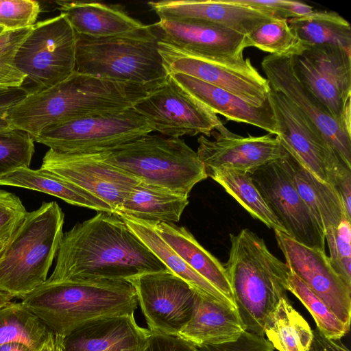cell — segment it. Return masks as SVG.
Wrapping results in <instances>:
<instances>
[{"instance_id":"6da1fadb","label":"cell","mask_w":351,"mask_h":351,"mask_svg":"<svg viewBox=\"0 0 351 351\" xmlns=\"http://www.w3.org/2000/svg\"><path fill=\"white\" fill-rule=\"evenodd\" d=\"M167 269L119 216L98 212L63 234L47 281H129Z\"/></svg>"},{"instance_id":"7a4b0ae2","label":"cell","mask_w":351,"mask_h":351,"mask_svg":"<svg viewBox=\"0 0 351 351\" xmlns=\"http://www.w3.org/2000/svg\"><path fill=\"white\" fill-rule=\"evenodd\" d=\"M150 91L75 71L49 88L27 95L7 111L5 119L11 129L34 138L47 129L73 120L133 108Z\"/></svg>"},{"instance_id":"3957f363","label":"cell","mask_w":351,"mask_h":351,"mask_svg":"<svg viewBox=\"0 0 351 351\" xmlns=\"http://www.w3.org/2000/svg\"><path fill=\"white\" fill-rule=\"evenodd\" d=\"M21 302L62 337L94 321L134 313L138 306L132 285L114 280H46Z\"/></svg>"},{"instance_id":"277c9868","label":"cell","mask_w":351,"mask_h":351,"mask_svg":"<svg viewBox=\"0 0 351 351\" xmlns=\"http://www.w3.org/2000/svg\"><path fill=\"white\" fill-rule=\"evenodd\" d=\"M223 265L239 315L247 332L265 337V327L281 299H288L290 269L249 229L230 234Z\"/></svg>"},{"instance_id":"5b68a950","label":"cell","mask_w":351,"mask_h":351,"mask_svg":"<svg viewBox=\"0 0 351 351\" xmlns=\"http://www.w3.org/2000/svg\"><path fill=\"white\" fill-rule=\"evenodd\" d=\"M160 38L157 23L108 37L77 34L75 72L152 90L169 75L158 50Z\"/></svg>"},{"instance_id":"8992f818","label":"cell","mask_w":351,"mask_h":351,"mask_svg":"<svg viewBox=\"0 0 351 351\" xmlns=\"http://www.w3.org/2000/svg\"><path fill=\"white\" fill-rule=\"evenodd\" d=\"M64 214L56 202L28 212L0 258V291L23 300L43 284L63 237Z\"/></svg>"},{"instance_id":"52a82bcc","label":"cell","mask_w":351,"mask_h":351,"mask_svg":"<svg viewBox=\"0 0 351 351\" xmlns=\"http://www.w3.org/2000/svg\"><path fill=\"white\" fill-rule=\"evenodd\" d=\"M101 154L141 182L188 197L208 178L197 152L180 138L149 134Z\"/></svg>"},{"instance_id":"ba28073f","label":"cell","mask_w":351,"mask_h":351,"mask_svg":"<svg viewBox=\"0 0 351 351\" xmlns=\"http://www.w3.org/2000/svg\"><path fill=\"white\" fill-rule=\"evenodd\" d=\"M77 34L64 14L36 23L15 55L28 95L40 92L75 71Z\"/></svg>"},{"instance_id":"9c48e42d","label":"cell","mask_w":351,"mask_h":351,"mask_svg":"<svg viewBox=\"0 0 351 351\" xmlns=\"http://www.w3.org/2000/svg\"><path fill=\"white\" fill-rule=\"evenodd\" d=\"M289 53L298 80L351 132V50L298 41Z\"/></svg>"},{"instance_id":"30bf717a","label":"cell","mask_w":351,"mask_h":351,"mask_svg":"<svg viewBox=\"0 0 351 351\" xmlns=\"http://www.w3.org/2000/svg\"><path fill=\"white\" fill-rule=\"evenodd\" d=\"M154 131L133 108L73 120L43 131L33 139L56 152L88 154L107 151Z\"/></svg>"},{"instance_id":"8fae6325","label":"cell","mask_w":351,"mask_h":351,"mask_svg":"<svg viewBox=\"0 0 351 351\" xmlns=\"http://www.w3.org/2000/svg\"><path fill=\"white\" fill-rule=\"evenodd\" d=\"M158 50L169 73H178L224 89L247 104L261 106L269 102L267 80L243 56L213 58L186 53L160 40Z\"/></svg>"},{"instance_id":"7c38bea8","label":"cell","mask_w":351,"mask_h":351,"mask_svg":"<svg viewBox=\"0 0 351 351\" xmlns=\"http://www.w3.org/2000/svg\"><path fill=\"white\" fill-rule=\"evenodd\" d=\"M133 108L148 121L154 131L166 136L180 138L202 134L209 137L214 130L225 136L234 134L170 75L164 84L152 90Z\"/></svg>"},{"instance_id":"4fadbf2b","label":"cell","mask_w":351,"mask_h":351,"mask_svg":"<svg viewBox=\"0 0 351 351\" xmlns=\"http://www.w3.org/2000/svg\"><path fill=\"white\" fill-rule=\"evenodd\" d=\"M269 99L282 145L315 177L332 186L337 174L350 167L315 123L289 99L271 88Z\"/></svg>"},{"instance_id":"5bb4252c","label":"cell","mask_w":351,"mask_h":351,"mask_svg":"<svg viewBox=\"0 0 351 351\" xmlns=\"http://www.w3.org/2000/svg\"><path fill=\"white\" fill-rule=\"evenodd\" d=\"M285 157L248 173L285 234L307 247L325 251L324 233L298 193Z\"/></svg>"},{"instance_id":"9a60e30c","label":"cell","mask_w":351,"mask_h":351,"mask_svg":"<svg viewBox=\"0 0 351 351\" xmlns=\"http://www.w3.org/2000/svg\"><path fill=\"white\" fill-rule=\"evenodd\" d=\"M151 333L177 336L190 320L197 292L169 269L129 280Z\"/></svg>"},{"instance_id":"2e32d148","label":"cell","mask_w":351,"mask_h":351,"mask_svg":"<svg viewBox=\"0 0 351 351\" xmlns=\"http://www.w3.org/2000/svg\"><path fill=\"white\" fill-rule=\"evenodd\" d=\"M91 193L106 202L114 214L141 181L106 162L101 152L69 154L49 149L41 167Z\"/></svg>"},{"instance_id":"e0dca14e","label":"cell","mask_w":351,"mask_h":351,"mask_svg":"<svg viewBox=\"0 0 351 351\" xmlns=\"http://www.w3.org/2000/svg\"><path fill=\"white\" fill-rule=\"evenodd\" d=\"M274 232L289 269L350 329L351 288L335 271L326 252L307 247L285 232Z\"/></svg>"},{"instance_id":"ac0fdd59","label":"cell","mask_w":351,"mask_h":351,"mask_svg":"<svg viewBox=\"0 0 351 351\" xmlns=\"http://www.w3.org/2000/svg\"><path fill=\"white\" fill-rule=\"evenodd\" d=\"M270 87L280 93L306 115L326 136L341 160L351 168V132L338 123L298 80L289 51L269 54L261 62Z\"/></svg>"},{"instance_id":"d6986e66","label":"cell","mask_w":351,"mask_h":351,"mask_svg":"<svg viewBox=\"0 0 351 351\" xmlns=\"http://www.w3.org/2000/svg\"><path fill=\"white\" fill-rule=\"evenodd\" d=\"M147 4L160 20L216 25L245 36L261 25L279 19L232 0H163Z\"/></svg>"},{"instance_id":"ffe728a7","label":"cell","mask_w":351,"mask_h":351,"mask_svg":"<svg viewBox=\"0 0 351 351\" xmlns=\"http://www.w3.org/2000/svg\"><path fill=\"white\" fill-rule=\"evenodd\" d=\"M213 141L197 138V154L206 169H231L249 172L287 155L277 136L268 134L247 137L225 136L213 132ZM211 134V135H212Z\"/></svg>"},{"instance_id":"44dd1931","label":"cell","mask_w":351,"mask_h":351,"mask_svg":"<svg viewBox=\"0 0 351 351\" xmlns=\"http://www.w3.org/2000/svg\"><path fill=\"white\" fill-rule=\"evenodd\" d=\"M160 40L186 53L213 58L243 56L246 36L222 27L159 20Z\"/></svg>"},{"instance_id":"7402d4cb","label":"cell","mask_w":351,"mask_h":351,"mask_svg":"<svg viewBox=\"0 0 351 351\" xmlns=\"http://www.w3.org/2000/svg\"><path fill=\"white\" fill-rule=\"evenodd\" d=\"M134 313L90 322L64 337V351H145L151 332Z\"/></svg>"},{"instance_id":"603a6c76","label":"cell","mask_w":351,"mask_h":351,"mask_svg":"<svg viewBox=\"0 0 351 351\" xmlns=\"http://www.w3.org/2000/svg\"><path fill=\"white\" fill-rule=\"evenodd\" d=\"M169 74L215 114H219L227 120L252 125L276 135V121L269 101L263 106H254L224 89L193 77L178 73Z\"/></svg>"},{"instance_id":"cb8c5ba5","label":"cell","mask_w":351,"mask_h":351,"mask_svg":"<svg viewBox=\"0 0 351 351\" xmlns=\"http://www.w3.org/2000/svg\"><path fill=\"white\" fill-rule=\"evenodd\" d=\"M245 331L236 308L197 293L192 316L177 336L198 348L237 341Z\"/></svg>"},{"instance_id":"d4e9b609","label":"cell","mask_w":351,"mask_h":351,"mask_svg":"<svg viewBox=\"0 0 351 351\" xmlns=\"http://www.w3.org/2000/svg\"><path fill=\"white\" fill-rule=\"evenodd\" d=\"M56 3L59 5L60 14L64 15L79 35L108 37L130 32L144 25L129 16L118 5L80 1Z\"/></svg>"},{"instance_id":"484cf974","label":"cell","mask_w":351,"mask_h":351,"mask_svg":"<svg viewBox=\"0 0 351 351\" xmlns=\"http://www.w3.org/2000/svg\"><path fill=\"white\" fill-rule=\"evenodd\" d=\"M114 215L125 223L168 269L187 282L198 294L210 300L237 308L234 303L185 263L160 237L152 222L123 214Z\"/></svg>"},{"instance_id":"4316f807","label":"cell","mask_w":351,"mask_h":351,"mask_svg":"<svg viewBox=\"0 0 351 351\" xmlns=\"http://www.w3.org/2000/svg\"><path fill=\"white\" fill-rule=\"evenodd\" d=\"M287 153L285 160L294 185L318 226L324 233L336 228L342 218L347 216L338 193L332 185L318 179Z\"/></svg>"},{"instance_id":"83f0119b","label":"cell","mask_w":351,"mask_h":351,"mask_svg":"<svg viewBox=\"0 0 351 351\" xmlns=\"http://www.w3.org/2000/svg\"><path fill=\"white\" fill-rule=\"evenodd\" d=\"M152 223L160 237L191 268L234 303L223 265L204 248L187 229L174 223Z\"/></svg>"},{"instance_id":"f1b7e54d","label":"cell","mask_w":351,"mask_h":351,"mask_svg":"<svg viewBox=\"0 0 351 351\" xmlns=\"http://www.w3.org/2000/svg\"><path fill=\"white\" fill-rule=\"evenodd\" d=\"M11 186L51 195L77 206L114 214L112 208L91 193L43 168H19L0 177V186Z\"/></svg>"},{"instance_id":"f546056e","label":"cell","mask_w":351,"mask_h":351,"mask_svg":"<svg viewBox=\"0 0 351 351\" xmlns=\"http://www.w3.org/2000/svg\"><path fill=\"white\" fill-rule=\"evenodd\" d=\"M189 202L188 197L141 182L133 187L114 214L146 221L174 223L180 221Z\"/></svg>"},{"instance_id":"4dcf8cb0","label":"cell","mask_w":351,"mask_h":351,"mask_svg":"<svg viewBox=\"0 0 351 351\" xmlns=\"http://www.w3.org/2000/svg\"><path fill=\"white\" fill-rule=\"evenodd\" d=\"M265 335L278 351H307L313 339V330L289 298L281 299L268 317Z\"/></svg>"},{"instance_id":"1f68e13d","label":"cell","mask_w":351,"mask_h":351,"mask_svg":"<svg viewBox=\"0 0 351 351\" xmlns=\"http://www.w3.org/2000/svg\"><path fill=\"white\" fill-rule=\"evenodd\" d=\"M287 22L299 42L334 45L351 50L350 25L335 12L313 10Z\"/></svg>"},{"instance_id":"d6a6232c","label":"cell","mask_w":351,"mask_h":351,"mask_svg":"<svg viewBox=\"0 0 351 351\" xmlns=\"http://www.w3.org/2000/svg\"><path fill=\"white\" fill-rule=\"evenodd\" d=\"M208 177L219 184L254 218L268 228L285 233V230L274 215L255 186L248 172L231 169H206Z\"/></svg>"},{"instance_id":"836d02e7","label":"cell","mask_w":351,"mask_h":351,"mask_svg":"<svg viewBox=\"0 0 351 351\" xmlns=\"http://www.w3.org/2000/svg\"><path fill=\"white\" fill-rule=\"evenodd\" d=\"M53 337L46 325L21 302H10L0 307V345L18 342L38 351Z\"/></svg>"},{"instance_id":"e575fe53","label":"cell","mask_w":351,"mask_h":351,"mask_svg":"<svg viewBox=\"0 0 351 351\" xmlns=\"http://www.w3.org/2000/svg\"><path fill=\"white\" fill-rule=\"evenodd\" d=\"M288 291L291 292L306 308L317 327L327 337L341 339L349 330L328 306L291 270L288 276Z\"/></svg>"},{"instance_id":"d590c367","label":"cell","mask_w":351,"mask_h":351,"mask_svg":"<svg viewBox=\"0 0 351 351\" xmlns=\"http://www.w3.org/2000/svg\"><path fill=\"white\" fill-rule=\"evenodd\" d=\"M34 141L29 134L19 130L0 131V177L29 167L34 153Z\"/></svg>"},{"instance_id":"8d00e7d4","label":"cell","mask_w":351,"mask_h":351,"mask_svg":"<svg viewBox=\"0 0 351 351\" xmlns=\"http://www.w3.org/2000/svg\"><path fill=\"white\" fill-rule=\"evenodd\" d=\"M247 47H254L270 54H283L298 43L287 19H276L261 25L246 35Z\"/></svg>"},{"instance_id":"74e56055","label":"cell","mask_w":351,"mask_h":351,"mask_svg":"<svg viewBox=\"0 0 351 351\" xmlns=\"http://www.w3.org/2000/svg\"><path fill=\"white\" fill-rule=\"evenodd\" d=\"M351 220L345 215L339 224L325 232L330 264L345 283L351 288Z\"/></svg>"},{"instance_id":"f35d334b","label":"cell","mask_w":351,"mask_h":351,"mask_svg":"<svg viewBox=\"0 0 351 351\" xmlns=\"http://www.w3.org/2000/svg\"><path fill=\"white\" fill-rule=\"evenodd\" d=\"M32 27L0 33V86L21 87L25 76L15 65V55Z\"/></svg>"},{"instance_id":"ab89813d","label":"cell","mask_w":351,"mask_h":351,"mask_svg":"<svg viewBox=\"0 0 351 351\" xmlns=\"http://www.w3.org/2000/svg\"><path fill=\"white\" fill-rule=\"evenodd\" d=\"M40 12L38 1L0 0V27L14 30L34 25Z\"/></svg>"},{"instance_id":"60d3db41","label":"cell","mask_w":351,"mask_h":351,"mask_svg":"<svg viewBox=\"0 0 351 351\" xmlns=\"http://www.w3.org/2000/svg\"><path fill=\"white\" fill-rule=\"evenodd\" d=\"M27 213L17 195L0 190V240L10 238L21 225Z\"/></svg>"},{"instance_id":"b9f144b4","label":"cell","mask_w":351,"mask_h":351,"mask_svg":"<svg viewBox=\"0 0 351 351\" xmlns=\"http://www.w3.org/2000/svg\"><path fill=\"white\" fill-rule=\"evenodd\" d=\"M232 2L269 13L277 18L291 19L308 14L313 8L308 4L287 0H232Z\"/></svg>"},{"instance_id":"7bdbcfd3","label":"cell","mask_w":351,"mask_h":351,"mask_svg":"<svg viewBox=\"0 0 351 351\" xmlns=\"http://www.w3.org/2000/svg\"><path fill=\"white\" fill-rule=\"evenodd\" d=\"M198 351H274L272 345L263 336L245 331L232 342L208 345L197 348Z\"/></svg>"},{"instance_id":"ee69618b","label":"cell","mask_w":351,"mask_h":351,"mask_svg":"<svg viewBox=\"0 0 351 351\" xmlns=\"http://www.w3.org/2000/svg\"><path fill=\"white\" fill-rule=\"evenodd\" d=\"M145 351H198L186 340L172 335L151 333Z\"/></svg>"},{"instance_id":"f6af8a7d","label":"cell","mask_w":351,"mask_h":351,"mask_svg":"<svg viewBox=\"0 0 351 351\" xmlns=\"http://www.w3.org/2000/svg\"><path fill=\"white\" fill-rule=\"evenodd\" d=\"M28 94L22 87L0 86V131L10 129L5 117L7 111Z\"/></svg>"},{"instance_id":"bcb514c9","label":"cell","mask_w":351,"mask_h":351,"mask_svg":"<svg viewBox=\"0 0 351 351\" xmlns=\"http://www.w3.org/2000/svg\"><path fill=\"white\" fill-rule=\"evenodd\" d=\"M332 186L343 202L348 217L351 219V169H341L335 176Z\"/></svg>"},{"instance_id":"7dc6e473","label":"cell","mask_w":351,"mask_h":351,"mask_svg":"<svg viewBox=\"0 0 351 351\" xmlns=\"http://www.w3.org/2000/svg\"><path fill=\"white\" fill-rule=\"evenodd\" d=\"M307 351H350L341 339L326 337L317 327L313 330V339Z\"/></svg>"},{"instance_id":"c3c4849f","label":"cell","mask_w":351,"mask_h":351,"mask_svg":"<svg viewBox=\"0 0 351 351\" xmlns=\"http://www.w3.org/2000/svg\"><path fill=\"white\" fill-rule=\"evenodd\" d=\"M0 351H33L25 344L12 342L0 345Z\"/></svg>"},{"instance_id":"681fc988","label":"cell","mask_w":351,"mask_h":351,"mask_svg":"<svg viewBox=\"0 0 351 351\" xmlns=\"http://www.w3.org/2000/svg\"><path fill=\"white\" fill-rule=\"evenodd\" d=\"M63 339L61 336L54 335V351H64Z\"/></svg>"},{"instance_id":"f907efd6","label":"cell","mask_w":351,"mask_h":351,"mask_svg":"<svg viewBox=\"0 0 351 351\" xmlns=\"http://www.w3.org/2000/svg\"><path fill=\"white\" fill-rule=\"evenodd\" d=\"M13 299L12 295L0 291V307L12 302Z\"/></svg>"},{"instance_id":"816d5d0a","label":"cell","mask_w":351,"mask_h":351,"mask_svg":"<svg viewBox=\"0 0 351 351\" xmlns=\"http://www.w3.org/2000/svg\"><path fill=\"white\" fill-rule=\"evenodd\" d=\"M38 351H54V337Z\"/></svg>"},{"instance_id":"f5cc1de1","label":"cell","mask_w":351,"mask_h":351,"mask_svg":"<svg viewBox=\"0 0 351 351\" xmlns=\"http://www.w3.org/2000/svg\"><path fill=\"white\" fill-rule=\"evenodd\" d=\"M10 239V238L0 240V258L3 254V252L8 245V243Z\"/></svg>"},{"instance_id":"db71d44e","label":"cell","mask_w":351,"mask_h":351,"mask_svg":"<svg viewBox=\"0 0 351 351\" xmlns=\"http://www.w3.org/2000/svg\"><path fill=\"white\" fill-rule=\"evenodd\" d=\"M3 31V29L0 27V33Z\"/></svg>"}]
</instances>
